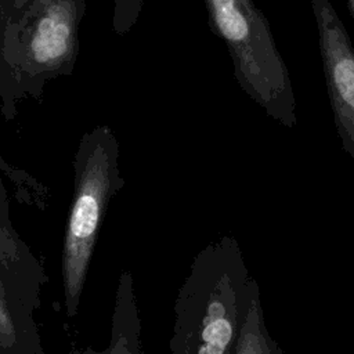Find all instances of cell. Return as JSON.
<instances>
[{"instance_id": "obj_2", "label": "cell", "mask_w": 354, "mask_h": 354, "mask_svg": "<svg viewBox=\"0 0 354 354\" xmlns=\"http://www.w3.org/2000/svg\"><path fill=\"white\" fill-rule=\"evenodd\" d=\"M256 283L232 235L203 246L174 300L170 354H232Z\"/></svg>"}, {"instance_id": "obj_3", "label": "cell", "mask_w": 354, "mask_h": 354, "mask_svg": "<svg viewBox=\"0 0 354 354\" xmlns=\"http://www.w3.org/2000/svg\"><path fill=\"white\" fill-rule=\"evenodd\" d=\"M119 141L100 124L86 131L73 158V192L61 250V282L68 317L77 314L100 227L108 205L124 187Z\"/></svg>"}, {"instance_id": "obj_6", "label": "cell", "mask_w": 354, "mask_h": 354, "mask_svg": "<svg viewBox=\"0 0 354 354\" xmlns=\"http://www.w3.org/2000/svg\"><path fill=\"white\" fill-rule=\"evenodd\" d=\"M68 354H144L140 308L134 279L129 270H123L118 279L108 346L104 350H95L91 346L73 347Z\"/></svg>"}, {"instance_id": "obj_10", "label": "cell", "mask_w": 354, "mask_h": 354, "mask_svg": "<svg viewBox=\"0 0 354 354\" xmlns=\"http://www.w3.org/2000/svg\"><path fill=\"white\" fill-rule=\"evenodd\" d=\"M144 0H113L112 29L116 35L124 36L137 24Z\"/></svg>"}, {"instance_id": "obj_11", "label": "cell", "mask_w": 354, "mask_h": 354, "mask_svg": "<svg viewBox=\"0 0 354 354\" xmlns=\"http://www.w3.org/2000/svg\"><path fill=\"white\" fill-rule=\"evenodd\" d=\"M344 1H346V6H347V10H348L350 15L354 19V0H344Z\"/></svg>"}, {"instance_id": "obj_9", "label": "cell", "mask_w": 354, "mask_h": 354, "mask_svg": "<svg viewBox=\"0 0 354 354\" xmlns=\"http://www.w3.org/2000/svg\"><path fill=\"white\" fill-rule=\"evenodd\" d=\"M44 272L39 267H18L6 263L0 257V285H3L17 300L37 308L40 306V290L44 283Z\"/></svg>"}, {"instance_id": "obj_1", "label": "cell", "mask_w": 354, "mask_h": 354, "mask_svg": "<svg viewBox=\"0 0 354 354\" xmlns=\"http://www.w3.org/2000/svg\"><path fill=\"white\" fill-rule=\"evenodd\" d=\"M86 0H0V120L73 73Z\"/></svg>"}, {"instance_id": "obj_7", "label": "cell", "mask_w": 354, "mask_h": 354, "mask_svg": "<svg viewBox=\"0 0 354 354\" xmlns=\"http://www.w3.org/2000/svg\"><path fill=\"white\" fill-rule=\"evenodd\" d=\"M0 348L4 354H44L33 310L0 285Z\"/></svg>"}, {"instance_id": "obj_4", "label": "cell", "mask_w": 354, "mask_h": 354, "mask_svg": "<svg viewBox=\"0 0 354 354\" xmlns=\"http://www.w3.org/2000/svg\"><path fill=\"white\" fill-rule=\"evenodd\" d=\"M209 26L225 44L234 76L250 100L285 127L297 124L289 69L253 0H203Z\"/></svg>"}, {"instance_id": "obj_8", "label": "cell", "mask_w": 354, "mask_h": 354, "mask_svg": "<svg viewBox=\"0 0 354 354\" xmlns=\"http://www.w3.org/2000/svg\"><path fill=\"white\" fill-rule=\"evenodd\" d=\"M232 354H285L279 343L268 332L259 283L252 290L249 310Z\"/></svg>"}, {"instance_id": "obj_5", "label": "cell", "mask_w": 354, "mask_h": 354, "mask_svg": "<svg viewBox=\"0 0 354 354\" xmlns=\"http://www.w3.org/2000/svg\"><path fill=\"white\" fill-rule=\"evenodd\" d=\"M335 127L354 162V44L330 0H310Z\"/></svg>"}, {"instance_id": "obj_12", "label": "cell", "mask_w": 354, "mask_h": 354, "mask_svg": "<svg viewBox=\"0 0 354 354\" xmlns=\"http://www.w3.org/2000/svg\"><path fill=\"white\" fill-rule=\"evenodd\" d=\"M0 354H4V353H3V350H1V348H0Z\"/></svg>"}]
</instances>
